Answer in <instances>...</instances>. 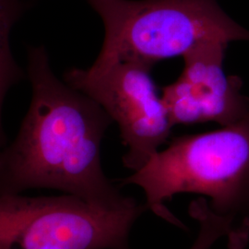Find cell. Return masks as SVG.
<instances>
[{"label":"cell","mask_w":249,"mask_h":249,"mask_svg":"<svg viewBox=\"0 0 249 249\" xmlns=\"http://www.w3.org/2000/svg\"><path fill=\"white\" fill-rule=\"evenodd\" d=\"M142 188L148 210L177 227L183 223L165 206L178 194L207 198L230 224L229 249L249 243V110L240 120L205 133L175 138L142 168L121 180Z\"/></svg>","instance_id":"cell-2"},{"label":"cell","mask_w":249,"mask_h":249,"mask_svg":"<svg viewBox=\"0 0 249 249\" xmlns=\"http://www.w3.org/2000/svg\"><path fill=\"white\" fill-rule=\"evenodd\" d=\"M148 208L134 198L106 206L71 194H0V249H131Z\"/></svg>","instance_id":"cell-4"},{"label":"cell","mask_w":249,"mask_h":249,"mask_svg":"<svg viewBox=\"0 0 249 249\" xmlns=\"http://www.w3.org/2000/svg\"><path fill=\"white\" fill-rule=\"evenodd\" d=\"M106 35L95 61L141 60L154 66L207 40L249 41V31L219 0H87Z\"/></svg>","instance_id":"cell-3"},{"label":"cell","mask_w":249,"mask_h":249,"mask_svg":"<svg viewBox=\"0 0 249 249\" xmlns=\"http://www.w3.org/2000/svg\"><path fill=\"white\" fill-rule=\"evenodd\" d=\"M152 68L141 60L113 59L64 75L66 83L97 102L117 123L126 148L122 161L133 172L159 151L174 126L151 77Z\"/></svg>","instance_id":"cell-5"},{"label":"cell","mask_w":249,"mask_h":249,"mask_svg":"<svg viewBox=\"0 0 249 249\" xmlns=\"http://www.w3.org/2000/svg\"><path fill=\"white\" fill-rule=\"evenodd\" d=\"M0 102L9 89L23 77V72L15 62L9 46V36L14 22L18 19L22 8L18 0H0Z\"/></svg>","instance_id":"cell-7"},{"label":"cell","mask_w":249,"mask_h":249,"mask_svg":"<svg viewBox=\"0 0 249 249\" xmlns=\"http://www.w3.org/2000/svg\"><path fill=\"white\" fill-rule=\"evenodd\" d=\"M33 96L15 140L0 156V194L47 188L106 206L124 196L102 165V142L114 121L88 95L55 77L44 46L28 48Z\"/></svg>","instance_id":"cell-1"},{"label":"cell","mask_w":249,"mask_h":249,"mask_svg":"<svg viewBox=\"0 0 249 249\" xmlns=\"http://www.w3.org/2000/svg\"><path fill=\"white\" fill-rule=\"evenodd\" d=\"M197 223L199 230L194 243L188 249H212L215 243L225 236L223 224L213 217H201Z\"/></svg>","instance_id":"cell-8"},{"label":"cell","mask_w":249,"mask_h":249,"mask_svg":"<svg viewBox=\"0 0 249 249\" xmlns=\"http://www.w3.org/2000/svg\"><path fill=\"white\" fill-rule=\"evenodd\" d=\"M229 43L207 40L183 54L184 69L178 80L162 88L161 99L172 124L214 122L221 126L240 120L249 110L243 81L223 71Z\"/></svg>","instance_id":"cell-6"}]
</instances>
